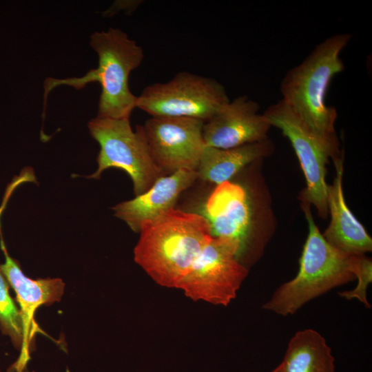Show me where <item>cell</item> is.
<instances>
[{
  "instance_id": "cell-20",
  "label": "cell",
  "mask_w": 372,
  "mask_h": 372,
  "mask_svg": "<svg viewBox=\"0 0 372 372\" xmlns=\"http://www.w3.org/2000/svg\"><path fill=\"white\" fill-rule=\"evenodd\" d=\"M0 372H1V371H0Z\"/></svg>"
},
{
  "instance_id": "cell-4",
  "label": "cell",
  "mask_w": 372,
  "mask_h": 372,
  "mask_svg": "<svg viewBox=\"0 0 372 372\" xmlns=\"http://www.w3.org/2000/svg\"><path fill=\"white\" fill-rule=\"evenodd\" d=\"M308 236L300 258L299 271L281 285L262 308L276 314H294L310 300L332 289L355 280V269L361 254H351L331 245L312 216L310 204L303 201Z\"/></svg>"
},
{
  "instance_id": "cell-7",
  "label": "cell",
  "mask_w": 372,
  "mask_h": 372,
  "mask_svg": "<svg viewBox=\"0 0 372 372\" xmlns=\"http://www.w3.org/2000/svg\"><path fill=\"white\" fill-rule=\"evenodd\" d=\"M229 101L225 87L216 79L181 72L167 82L147 85L137 96L136 108L152 116L187 117L205 122Z\"/></svg>"
},
{
  "instance_id": "cell-16",
  "label": "cell",
  "mask_w": 372,
  "mask_h": 372,
  "mask_svg": "<svg viewBox=\"0 0 372 372\" xmlns=\"http://www.w3.org/2000/svg\"><path fill=\"white\" fill-rule=\"evenodd\" d=\"M334 361L326 340L307 329L291 338L281 364L284 372H335Z\"/></svg>"
},
{
  "instance_id": "cell-2",
  "label": "cell",
  "mask_w": 372,
  "mask_h": 372,
  "mask_svg": "<svg viewBox=\"0 0 372 372\" xmlns=\"http://www.w3.org/2000/svg\"><path fill=\"white\" fill-rule=\"evenodd\" d=\"M139 233L135 262L158 285L177 289L212 237L202 214L174 207L143 223Z\"/></svg>"
},
{
  "instance_id": "cell-9",
  "label": "cell",
  "mask_w": 372,
  "mask_h": 372,
  "mask_svg": "<svg viewBox=\"0 0 372 372\" xmlns=\"http://www.w3.org/2000/svg\"><path fill=\"white\" fill-rule=\"evenodd\" d=\"M204 123L193 118L152 116L141 125L151 156L164 175L196 171L205 147Z\"/></svg>"
},
{
  "instance_id": "cell-14",
  "label": "cell",
  "mask_w": 372,
  "mask_h": 372,
  "mask_svg": "<svg viewBox=\"0 0 372 372\" xmlns=\"http://www.w3.org/2000/svg\"><path fill=\"white\" fill-rule=\"evenodd\" d=\"M336 175L327 189L330 223L322 234L335 248L351 254H365L372 250V239L346 204L343 189L342 157L333 160Z\"/></svg>"
},
{
  "instance_id": "cell-5",
  "label": "cell",
  "mask_w": 372,
  "mask_h": 372,
  "mask_svg": "<svg viewBox=\"0 0 372 372\" xmlns=\"http://www.w3.org/2000/svg\"><path fill=\"white\" fill-rule=\"evenodd\" d=\"M203 212L211 236L228 244L241 264L248 269L260 258L271 234L255 225L253 203L244 186L230 180L217 185Z\"/></svg>"
},
{
  "instance_id": "cell-1",
  "label": "cell",
  "mask_w": 372,
  "mask_h": 372,
  "mask_svg": "<svg viewBox=\"0 0 372 372\" xmlns=\"http://www.w3.org/2000/svg\"><path fill=\"white\" fill-rule=\"evenodd\" d=\"M351 35L337 34L318 44L280 83L281 100L324 145L333 161L342 157L335 130V107L326 103L333 78L344 68L340 54Z\"/></svg>"
},
{
  "instance_id": "cell-6",
  "label": "cell",
  "mask_w": 372,
  "mask_h": 372,
  "mask_svg": "<svg viewBox=\"0 0 372 372\" xmlns=\"http://www.w3.org/2000/svg\"><path fill=\"white\" fill-rule=\"evenodd\" d=\"M88 129L100 145L98 168L88 178L99 179L107 169H121L132 180L136 196L165 176L151 156L141 125L134 132L130 118L96 116L90 121Z\"/></svg>"
},
{
  "instance_id": "cell-18",
  "label": "cell",
  "mask_w": 372,
  "mask_h": 372,
  "mask_svg": "<svg viewBox=\"0 0 372 372\" xmlns=\"http://www.w3.org/2000/svg\"><path fill=\"white\" fill-rule=\"evenodd\" d=\"M355 276L358 282L356 287L350 291L339 292L338 294L347 300L358 299L366 308L370 309L371 306L366 298V288L372 282V262L365 254H361L358 258Z\"/></svg>"
},
{
  "instance_id": "cell-3",
  "label": "cell",
  "mask_w": 372,
  "mask_h": 372,
  "mask_svg": "<svg viewBox=\"0 0 372 372\" xmlns=\"http://www.w3.org/2000/svg\"><path fill=\"white\" fill-rule=\"evenodd\" d=\"M90 45L98 55V66L84 76L57 79L48 78L44 83V108L48 94L54 87L68 85L77 90L87 84L98 82L101 93L96 116L109 118H130L136 108L137 96L129 87L132 71L142 63L143 48L118 28L94 32Z\"/></svg>"
},
{
  "instance_id": "cell-13",
  "label": "cell",
  "mask_w": 372,
  "mask_h": 372,
  "mask_svg": "<svg viewBox=\"0 0 372 372\" xmlns=\"http://www.w3.org/2000/svg\"><path fill=\"white\" fill-rule=\"evenodd\" d=\"M198 178L196 171L189 169L163 176L144 193L114 206V215L134 231L139 233L143 223L174 208L180 194Z\"/></svg>"
},
{
  "instance_id": "cell-10",
  "label": "cell",
  "mask_w": 372,
  "mask_h": 372,
  "mask_svg": "<svg viewBox=\"0 0 372 372\" xmlns=\"http://www.w3.org/2000/svg\"><path fill=\"white\" fill-rule=\"evenodd\" d=\"M263 114L271 125L288 138L298 158L307 183L302 201L313 205L319 215L326 218L329 213L326 183L329 152L281 99L269 105Z\"/></svg>"
},
{
  "instance_id": "cell-8",
  "label": "cell",
  "mask_w": 372,
  "mask_h": 372,
  "mask_svg": "<svg viewBox=\"0 0 372 372\" xmlns=\"http://www.w3.org/2000/svg\"><path fill=\"white\" fill-rule=\"evenodd\" d=\"M248 275L233 249L211 237L192 264L178 289L194 301L227 306Z\"/></svg>"
},
{
  "instance_id": "cell-17",
  "label": "cell",
  "mask_w": 372,
  "mask_h": 372,
  "mask_svg": "<svg viewBox=\"0 0 372 372\" xmlns=\"http://www.w3.org/2000/svg\"><path fill=\"white\" fill-rule=\"evenodd\" d=\"M9 283L0 269V329L10 338L14 347L19 350L18 360L8 372H26L25 340L22 317L19 309L10 295Z\"/></svg>"
},
{
  "instance_id": "cell-19",
  "label": "cell",
  "mask_w": 372,
  "mask_h": 372,
  "mask_svg": "<svg viewBox=\"0 0 372 372\" xmlns=\"http://www.w3.org/2000/svg\"><path fill=\"white\" fill-rule=\"evenodd\" d=\"M270 372H284L281 363L276 368H275L273 370H272Z\"/></svg>"
},
{
  "instance_id": "cell-11",
  "label": "cell",
  "mask_w": 372,
  "mask_h": 372,
  "mask_svg": "<svg viewBox=\"0 0 372 372\" xmlns=\"http://www.w3.org/2000/svg\"><path fill=\"white\" fill-rule=\"evenodd\" d=\"M259 110V104L246 95L229 101L205 122V146L229 149L267 139L271 125Z\"/></svg>"
},
{
  "instance_id": "cell-12",
  "label": "cell",
  "mask_w": 372,
  "mask_h": 372,
  "mask_svg": "<svg viewBox=\"0 0 372 372\" xmlns=\"http://www.w3.org/2000/svg\"><path fill=\"white\" fill-rule=\"evenodd\" d=\"M1 247L5 255V262L0 265V269L14 290L19 304L25 333V358L28 361L34 347V336L39 331L34 314L41 305H50L61 300L65 283L60 278L32 280L28 278L18 262L8 253L3 240Z\"/></svg>"
},
{
  "instance_id": "cell-15",
  "label": "cell",
  "mask_w": 372,
  "mask_h": 372,
  "mask_svg": "<svg viewBox=\"0 0 372 372\" xmlns=\"http://www.w3.org/2000/svg\"><path fill=\"white\" fill-rule=\"evenodd\" d=\"M272 148L268 139L229 149L205 146L196 169L198 177L216 185L229 181L249 164L269 155Z\"/></svg>"
}]
</instances>
